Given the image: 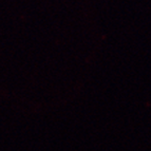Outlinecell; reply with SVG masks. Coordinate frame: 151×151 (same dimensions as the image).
<instances>
[]
</instances>
